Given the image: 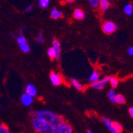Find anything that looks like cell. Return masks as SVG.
Listing matches in <instances>:
<instances>
[{
  "mask_svg": "<svg viewBox=\"0 0 133 133\" xmlns=\"http://www.w3.org/2000/svg\"><path fill=\"white\" fill-rule=\"evenodd\" d=\"M72 127L64 121L57 127L56 131V133H72Z\"/></svg>",
  "mask_w": 133,
  "mask_h": 133,
  "instance_id": "5",
  "label": "cell"
},
{
  "mask_svg": "<svg viewBox=\"0 0 133 133\" xmlns=\"http://www.w3.org/2000/svg\"><path fill=\"white\" fill-rule=\"evenodd\" d=\"M70 83L72 84V86H74L75 89H77V90H79V91H82L84 89V86L76 79H74V78L70 79Z\"/></svg>",
  "mask_w": 133,
  "mask_h": 133,
  "instance_id": "12",
  "label": "cell"
},
{
  "mask_svg": "<svg viewBox=\"0 0 133 133\" xmlns=\"http://www.w3.org/2000/svg\"><path fill=\"white\" fill-rule=\"evenodd\" d=\"M129 114H130V116L133 118V108H129Z\"/></svg>",
  "mask_w": 133,
  "mask_h": 133,
  "instance_id": "30",
  "label": "cell"
},
{
  "mask_svg": "<svg viewBox=\"0 0 133 133\" xmlns=\"http://www.w3.org/2000/svg\"><path fill=\"white\" fill-rule=\"evenodd\" d=\"M50 78L51 82L53 83V84L54 86H58L62 83V78L59 74H56L54 72H52L50 75Z\"/></svg>",
  "mask_w": 133,
  "mask_h": 133,
  "instance_id": "6",
  "label": "cell"
},
{
  "mask_svg": "<svg viewBox=\"0 0 133 133\" xmlns=\"http://www.w3.org/2000/svg\"><path fill=\"white\" fill-rule=\"evenodd\" d=\"M109 81H110L111 85H112L113 88H116V87H117V85H118V81H117V79H116L115 77H110Z\"/></svg>",
  "mask_w": 133,
  "mask_h": 133,
  "instance_id": "25",
  "label": "cell"
},
{
  "mask_svg": "<svg viewBox=\"0 0 133 133\" xmlns=\"http://www.w3.org/2000/svg\"><path fill=\"white\" fill-rule=\"evenodd\" d=\"M21 101H22V103L23 105L25 106H30L32 104L33 101H34V99H33V96H31L30 95L27 94V93H25L22 96V98H21Z\"/></svg>",
  "mask_w": 133,
  "mask_h": 133,
  "instance_id": "7",
  "label": "cell"
},
{
  "mask_svg": "<svg viewBox=\"0 0 133 133\" xmlns=\"http://www.w3.org/2000/svg\"><path fill=\"white\" fill-rule=\"evenodd\" d=\"M26 93L30 95L31 96H35L37 95V89L34 87V84H28L26 86Z\"/></svg>",
  "mask_w": 133,
  "mask_h": 133,
  "instance_id": "9",
  "label": "cell"
},
{
  "mask_svg": "<svg viewBox=\"0 0 133 133\" xmlns=\"http://www.w3.org/2000/svg\"><path fill=\"white\" fill-rule=\"evenodd\" d=\"M32 125L34 129L38 132H47V131L50 128L49 123L46 122L43 119L36 116L32 119Z\"/></svg>",
  "mask_w": 133,
  "mask_h": 133,
  "instance_id": "1",
  "label": "cell"
},
{
  "mask_svg": "<svg viewBox=\"0 0 133 133\" xmlns=\"http://www.w3.org/2000/svg\"><path fill=\"white\" fill-rule=\"evenodd\" d=\"M124 11L128 16H131L133 14V6L131 4H127L124 8Z\"/></svg>",
  "mask_w": 133,
  "mask_h": 133,
  "instance_id": "17",
  "label": "cell"
},
{
  "mask_svg": "<svg viewBox=\"0 0 133 133\" xmlns=\"http://www.w3.org/2000/svg\"><path fill=\"white\" fill-rule=\"evenodd\" d=\"M19 49L23 53H26V54L30 51V45L27 43L22 44V45H19Z\"/></svg>",
  "mask_w": 133,
  "mask_h": 133,
  "instance_id": "20",
  "label": "cell"
},
{
  "mask_svg": "<svg viewBox=\"0 0 133 133\" xmlns=\"http://www.w3.org/2000/svg\"><path fill=\"white\" fill-rule=\"evenodd\" d=\"M87 132H88V133H92V131L91 130H88V131H87Z\"/></svg>",
  "mask_w": 133,
  "mask_h": 133,
  "instance_id": "32",
  "label": "cell"
},
{
  "mask_svg": "<svg viewBox=\"0 0 133 133\" xmlns=\"http://www.w3.org/2000/svg\"><path fill=\"white\" fill-rule=\"evenodd\" d=\"M37 42H38L39 43H41V44H42V43H44V42H45V39H44V38H43V34H42V31H40L39 32V34H38V38H37Z\"/></svg>",
  "mask_w": 133,
  "mask_h": 133,
  "instance_id": "27",
  "label": "cell"
},
{
  "mask_svg": "<svg viewBox=\"0 0 133 133\" xmlns=\"http://www.w3.org/2000/svg\"><path fill=\"white\" fill-rule=\"evenodd\" d=\"M88 1L93 8H97L99 6V0H88Z\"/></svg>",
  "mask_w": 133,
  "mask_h": 133,
  "instance_id": "24",
  "label": "cell"
},
{
  "mask_svg": "<svg viewBox=\"0 0 133 133\" xmlns=\"http://www.w3.org/2000/svg\"><path fill=\"white\" fill-rule=\"evenodd\" d=\"M116 101L117 104H124L125 103V98L123 95L118 94L116 96Z\"/></svg>",
  "mask_w": 133,
  "mask_h": 133,
  "instance_id": "21",
  "label": "cell"
},
{
  "mask_svg": "<svg viewBox=\"0 0 133 133\" xmlns=\"http://www.w3.org/2000/svg\"><path fill=\"white\" fill-rule=\"evenodd\" d=\"M32 9H33V5H30V6H28L26 8L25 11H26V12H30V11L32 10Z\"/></svg>",
  "mask_w": 133,
  "mask_h": 133,
  "instance_id": "29",
  "label": "cell"
},
{
  "mask_svg": "<svg viewBox=\"0 0 133 133\" xmlns=\"http://www.w3.org/2000/svg\"><path fill=\"white\" fill-rule=\"evenodd\" d=\"M103 123L104 124V125L107 127V128L112 133H116L115 130L113 129L112 128V120H110L109 119H107V118H103Z\"/></svg>",
  "mask_w": 133,
  "mask_h": 133,
  "instance_id": "13",
  "label": "cell"
},
{
  "mask_svg": "<svg viewBox=\"0 0 133 133\" xmlns=\"http://www.w3.org/2000/svg\"><path fill=\"white\" fill-rule=\"evenodd\" d=\"M15 38L16 39V42L18 45H22V44H26L27 43V39L24 37L23 34H20L18 36H15Z\"/></svg>",
  "mask_w": 133,
  "mask_h": 133,
  "instance_id": "16",
  "label": "cell"
},
{
  "mask_svg": "<svg viewBox=\"0 0 133 133\" xmlns=\"http://www.w3.org/2000/svg\"><path fill=\"white\" fill-rule=\"evenodd\" d=\"M117 29H118V26L115 25L112 22L110 21L104 22V25L102 26V30L106 34H112Z\"/></svg>",
  "mask_w": 133,
  "mask_h": 133,
  "instance_id": "3",
  "label": "cell"
},
{
  "mask_svg": "<svg viewBox=\"0 0 133 133\" xmlns=\"http://www.w3.org/2000/svg\"><path fill=\"white\" fill-rule=\"evenodd\" d=\"M109 79H110V77H106L105 78H104L102 80H98L97 81L93 82L92 84V88L96 90H101L104 87L106 83L108 81H109Z\"/></svg>",
  "mask_w": 133,
  "mask_h": 133,
  "instance_id": "4",
  "label": "cell"
},
{
  "mask_svg": "<svg viewBox=\"0 0 133 133\" xmlns=\"http://www.w3.org/2000/svg\"><path fill=\"white\" fill-rule=\"evenodd\" d=\"M53 49L55 52L54 59L58 60L60 57V54H61V46H60V42L57 39H54L53 41Z\"/></svg>",
  "mask_w": 133,
  "mask_h": 133,
  "instance_id": "8",
  "label": "cell"
},
{
  "mask_svg": "<svg viewBox=\"0 0 133 133\" xmlns=\"http://www.w3.org/2000/svg\"><path fill=\"white\" fill-rule=\"evenodd\" d=\"M74 17L77 19V20H82L85 17V15H84V11L79 8H77L74 10Z\"/></svg>",
  "mask_w": 133,
  "mask_h": 133,
  "instance_id": "11",
  "label": "cell"
},
{
  "mask_svg": "<svg viewBox=\"0 0 133 133\" xmlns=\"http://www.w3.org/2000/svg\"><path fill=\"white\" fill-rule=\"evenodd\" d=\"M128 54L130 55V56H133V46H131L128 48Z\"/></svg>",
  "mask_w": 133,
  "mask_h": 133,
  "instance_id": "28",
  "label": "cell"
},
{
  "mask_svg": "<svg viewBox=\"0 0 133 133\" xmlns=\"http://www.w3.org/2000/svg\"><path fill=\"white\" fill-rule=\"evenodd\" d=\"M116 92L114 90H110L109 92H108V98H109V100L111 101V102L112 104H116Z\"/></svg>",
  "mask_w": 133,
  "mask_h": 133,
  "instance_id": "19",
  "label": "cell"
},
{
  "mask_svg": "<svg viewBox=\"0 0 133 133\" xmlns=\"http://www.w3.org/2000/svg\"><path fill=\"white\" fill-rule=\"evenodd\" d=\"M99 5L103 11H106L109 7V0H99Z\"/></svg>",
  "mask_w": 133,
  "mask_h": 133,
  "instance_id": "14",
  "label": "cell"
},
{
  "mask_svg": "<svg viewBox=\"0 0 133 133\" xmlns=\"http://www.w3.org/2000/svg\"><path fill=\"white\" fill-rule=\"evenodd\" d=\"M10 131L5 124H0V133H9Z\"/></svg>",
  "mask_w": 133,
  "mask_h": 133,
  "instance_id": "26",
  "label": "cell"
},
{
  "mask_svg": "<svg viewBox=\"0 0 133 133\" xmlns=\"http://www.w3.org/2000/svg\"><path fill=\"white\" fill-rule=\"evenodd\" d=\"M50 4V0H39V6L42 8H46Z\"/></svg>",
  "mask_w": 133,
  "mask_h": 133,
  "instance_id": "22",
  "label": "cell"
},
{
  "mask_svg": "<svg viewBox=\"0 0 133 133\" xmlns=\"http://www.w3.org/2000/svg\"><path fill=\"white\" fill-rule=\"evenodd\" d=\"M74 1V0H67V2H69V3H72Z\"/></svg>",
  "mask_w": 133,
  "mask_h": 133,
  "instance_id": "31",
  "label": "cell"
},
{
  "mask_svg": "<svg viewBox=\"0 0 133 133\" xmlns=\"http://www.w3.org/2000/svg\"><path fill=\"white\" fill-rule=\"evenodd\" d=\"M63 16V13L62 11L58 10L57 8L54 7L50 12V18L53 19H58Z\"/></svg>",
  "mask_w": 133,
  "mask_h": 133,
  "instance_id": "10",
  "label": "cell"
},
{
  "mask_svg": "<svg viewBox=\"0 0 133 133\" xmlns=\"http://www.w3.org/2000/svg\"><path fill=\"white\" fill-rule=\"evenodd\" d=\"M100 78V74H99V72H96V71H93L92 72V74L90 75L89 80L91 83H93V82H96V81H97Z\"/></svg>",
  "mask_w": 133,
  "mask_h": 133,
  "instance_id": "15",
  "label": "cell"
},
{
  "mask_svg": "<svg viewBox=\"0 0 133 133\" xmlns=\"http://www.w3.org/2000/svg\"><path fill=\"white\" fill-rule=\"evenodd\" d=\"M30 114L33 116H38L46 122H48L50 124L53 122L54 119L55 118L56 114H54L53 112L49 111V110H38V111H34V112H30Z\"/></svg>",
  "mask_w": 133,
  "mask_h": 133,
  "instance_id": "2",
  "label": "cell"
},
{
  "mask_svg": "<svg viewBox=\"0 0 133 133\" xmlns=\"http://www.w3.org/2000/svg\"><path fill=\"white\" fill-rule=\"evenodd\" d=\"M112 128L113 129L115 130L116 133H120V132H122L123 131V128L121 126V124L117 123V122H112Z\"/></svg>",
  "mask_w": 133,
  "mask_h": 133,
  "instance_id": "18",
  "label": "cell"
},
{
  "mask_svg": "<svg viewBox=\"0 0 133 133\" xmlns=\"http://www.w3.org/2000/svg\"><path fill=\"white\" fill-rule=\"evenodd\" d=\"M47 54H48V56H49V57L50 59H54V57H55V52H54V50L53 49V47L52 48H49V49H48Z\"/></svg>",
  "mask_w": 133,
  "mask_h": 133,
  "instance_id": "23",
  "label": "cell"
}]
</instances>
